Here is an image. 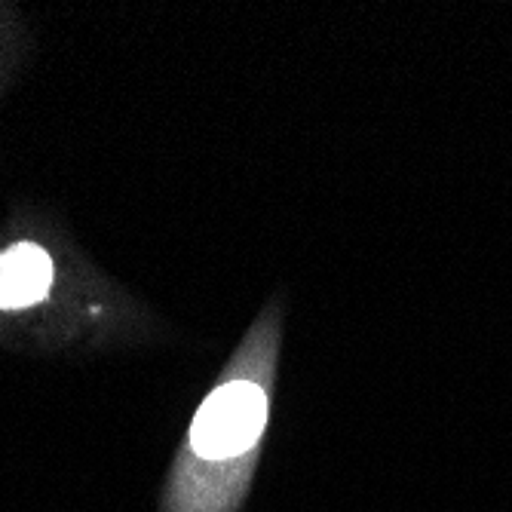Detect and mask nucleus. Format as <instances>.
Segmentation results:
<instances>
[{"instance_id":"1","label":"nucleus","mask_w":512,"mask_h":512,"mask_svg":"<svg viewBox=\"0 0 512 512\" xmlns=\"http://www.w3.org/2000/svg\"><path fill=\"white\" fill-rule=\"evenodd\" d=\"M267 414L270 402L261 384L243 378L227 381L194 414L188 439L191 457L212 473L234 470V476L246 485L249 463L267 427Z\"/></svg>"},{"instance_id":"2","label":"nucleus","mask_w":512,"mask_h":512,"mask_svg":"<svg viewBox=\"0 0 512 512\" xmlns=\"http://www.w3.org/2000/svg\"><path fill=\"white\" fill-rule=\"evenodd\" d=\"M53 283V261L34 243H16L0 255V307L19 310L46 298Z\"/></svg>"}]
</instances>
